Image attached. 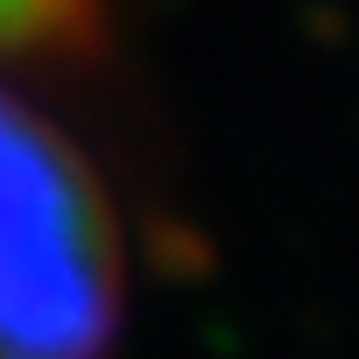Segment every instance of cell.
Segmentation results:
<instances>
[{
	"label": "cell",
	"mask_w": 359,
	"mask_h": 359,
	"mask_svg": "<svg viewBox=\"0 0 359 359\" xmlns=\"http://www.w3.org/2000/svg\"><path fill=\"white\" fill-rule=\"evenodd\" d=\"M120 296V233L85 155L0 92V352H99Z\"/></svg>",
	"instance_id": "cell-1"
}]
</instances>
